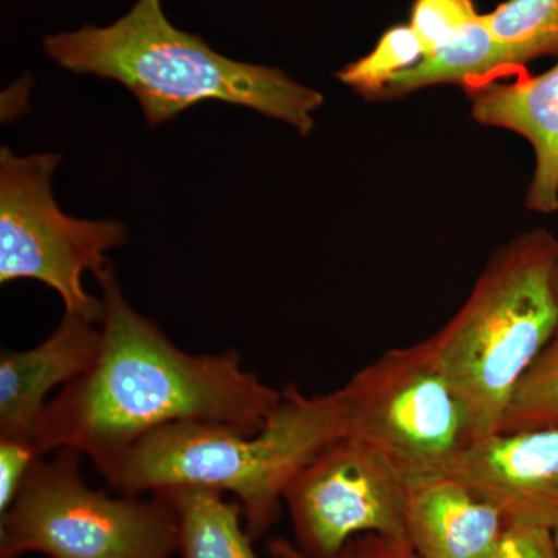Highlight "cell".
I'll use <instances>...</instances> for the list:
<instances>
[{"instance_id": "cell-1", "label": "cell", "mask_w": 558, "mask_h": 558, "mask_svg": "<svg viewBox=\"0 0 558 558\" xmlns=\"http://www.w3.org/2000/svg\"><path fill=\"white\" fill-rule=\"evenodd\" d=\"M102 293L101 344L89 371L49 400L36 429L43 457L72 449L102 478L149 433L178 422L229 425L256 435L282 391L242 368L236 349L193 355L124 299L110 266Z\"/></svg>"}, {"instance_id": "cell-2", "label": "cell", "mask_w": 558, "mask_h": 558, "mask_svg": "<svg viewBox=\"0 0 558 558\" xmlns=\"http://www.w3.org/2000/svg\"><path fill=\"white\" fill-rule=\"evenodd\" d=\"M44 50L62 69L123 84L137 98L148 126H160L204 101L256 110L306 137L325 102L282 70L222 57L199 35L179 31L161 0H138L109 27L44 38Z\"/></svg>"}, {"instance_id": "cell-3", "label": "cell", "mask_w": 558, "mask_h": 558, "mask_svg": "<svg viewBox=\"0 0 558 558\" xmlns=\"http://www.w3.org/2000/svg\"><path fill=\"white\" fill-rule=\"evenodd\" d=\"M348 436L343 391L301 395L295 385L256 435L229 425L178 422L149 433L105 476L121 495L205 487L240 502L250 537H263L281 515L289 481L323 447Z\"/></svg>"}, {"instance_id": "cell-4", "label": "cell", "mask_w": 558, "mask_h": 558, "mask_svg": "<svg viewBox=\"0 0 558 558\" xmlns=\"http://www.w3.org/2000/svg\"><path fill=\"white\" fill-rule=\"evenodd\" d=\"M558 241L546 230L499 248L458 314L428 339L473 442L497 435L517 385L558 329Z\"/></svg>"}, {"instance_id": "cell-5", "label": "cell", "mask_w": 558, "mask_h": 558, "mask_svg": "<svg viewBox=\"0 0 558 558\" xmlns=\"http://www.w3.org/2000/svg\"><path fill=\"white\" fill-rule=\"evenodd\" d=\"M81 454L39 459L0 520V558H171L178 553L174 509L159 494L110 497L87 486Z\"/></svg>"}, {"instance_id": "cell-6", "label": "cell", "mask_w": 558, "mask_h": 558, "mask_svg": "<svg viewBox=\"0 0 558 558\" xmlns=\"http://www.w3.org/2000/svg\"><path fill=\"white\" fill-rule=\"evenodd\" d=\"M341 391L348 436L387 454L407 481L447 475L473 444L464 407L428 340L391 349Z\"/></svg>"}, {"instance_id": "cell-7", "label": "cell", "mask_w": 558, "mask_h": 558, "mask_svg": "<svg viewBox=\"0 0 558 558\" xmlns=\"http://www.w3.org/2000/svg\"><path fill=\"white\" fill-rule=\"evenodd\" d=\"M57 154L16 157L0 149V282L36 279L49 286L65 312L101 323L102 301L84 290V271L109 266L106 253L128 241L119 220L64 215L51 193Z\"/></svg>"}, {"instance_id": "cell-8", "label": "cell", "mask_w": 558, "mask_h": 558, "mask_svg": "<svg viewBox=\"0 0 558 558\" xmlns=\"http://www.w3.org/2000/svg\"><path fill=\"white\" fill-rule=\"evenodd\" d=\"M409 481L387 454L355 436L329 442L284 488L300 553L278 543V557L339 558L362 534L405 539Z\"/></svg>"}, {"instance_id": "cell-9", "label": "cell", "mask_w": 558, "mask_h": 558, "mask_svg": "<svg viewBox=\"0 0 558 558\" xmlns=\"http://www.w3.org/2000/svg\"><path fill=\"white\" fill-rule=\"evenodd\" d=\"M447 475L498 509L506 524L558 523V427L476 440Z\"/></svg>"}, {"instance_id": "cell-10", "label": "cell", "mask_w": 558, "mask_h": 558, "mask_svg": "<svg viewBox=\"0 0 558 558\" xmlns=\"http://www.w3.org/2000/svg\"><path fill=\"white\" fill-rule=\"evenodd\" d=\"M65 312L49 339L27 351L0 354V438L35 440L54 388L72 384L90 369L101 344V329Z\"/></svg>"}, {"instance_id": "cell-11", "label": "cell", "mask_w": 558, "mask_h": 558, "mask_svg": "<svg viewBox=\"0 0 558 558\" xmlns=\"http://www.w3.org/2000/svg\"><path fill=\"white\" fill-rule=\"evenodd\" d=\"M472 117L484 126L515 132L531 143L535 171L526 196L532 211L558 209V62L517 83L468 86Z\"/></svg>"}, {"instance_id": "cell-12", "label": "cell", "mask_w": 558, "mask_h": 558, "mask_svg": "<svg viewBox=\"0 0 558 558\" xmlns=\"http://www.w3.org/2000/svg\"><path fill=\"white\" fill-rule=\"evenodd\" d=\"M506 521L450 475L409 481L405 538L421 558H488Z\"/></svg>"}, {"instance_id": "cell-13", "label": "cell", "mask_w": 558, "mask_h": 558, "mask_svg": "<svg viewBox=\"0 0 558 558\" xmlns=\"http://www.w3.org/2000/svg\"><path fill=\"white\" fill-rule=\"evenodd\" d=\"M515 69L508 47L494 35L484 14L403 70L388 84L381 98H396L438 84H478L494 73Z\"/></svg>"}, {"instance_id": "cell-14", "label": "cell", "mask_w": 558, "mask_h": 558, "mask_svg": "<svg viewBox=\"0 0 558 558\" xmlns=\"http://www.w3.org/2000/svg\"><path fill=\"white\" fill-rule=\"evenodd\" d=\"M170 502L178 520L182 558H258L236 499L205 487H168L154 492Z\"/></svg>"}, {"instance_id": "cell-15", "label": "cell", "mask_w": 558, "mask_h": 558, "mask_svg": "<svg viewBox=\"0 0 558 558\" xmlns=\"http://www.w3.org/2000/svg\"><path fill=\"white\" fill-rule=\"evenodd\" d=\"M484 20L508 47L515 68L558 57V0H508Z\"/></svg>"}, {"instance_id": "cell-16", "label": "cell", "mask_w": 558, "mask_h": 558, "mask_svg": "<svg viewBox=\"0 0 558 558\" xmlns=\"http://www.w3.org/2000/svg\"><path fill=\"white\" fill-rule=\"evenodd\" d=\"M558 427V329L517 385L498 433Z\"/></svg>"}, {"instance_id": "cell-17", "label": "cell", "mask_w": 558, "mask_h": 558, "mask_svg": "<svg viewBox=\"0 0 558 558\" xmlns=\"http://www.w3.org/2000/svg\"><path fill=\"white\" fill-rule=\"evenodd\" d=\"M424 58V47L410 25H398L384 33L376 49L351 62L337 78L362 97H384L388 84L403 70L414 68Z\"/></svg>"}, {"instance_id": "cell-18", "label": "cell", "mask_w": 558, "mask_h": 558, "mask_svg": "<svg viewBox=\"0 0 558 558\" xmlns=\"http://www.w3.org/2000/svg\"><path fill=\"white\" fill-rule=\"evenodd\" d=\"M478 16L472 0H416L410 27L421 40L425 57Z\"/></svg>"}, {"instance_id": "cell-19", "label": "cell", "mask_w": 558, "mask_h": 558, "mask_svg": "<svg viewBox=\"0 0 558 558\" xmlns=\"http://www.w3.org/2000/svg\"><path fill=\"white\" fill-rule=\"evenodd\" d=\"M43 458L35 440L0 438V513L16 501L33 465Z\"/></svg>"}, {"instance_id": "cell-20", "label": "cell", "mask_w": 558, "mask_h": 558, "mask_svg": "<svg viewBox=\"0 0 558 558\" xmlns=\"http://www.w3.org/2000/svg\"><path fill=\"white\" fill-rule=\"evenodd\" d=\"M488 558H558L553 529L509 523Z\"/></svg>"}, {"instance_id": "cell-21", "label": "cell", "mask_w": 558, "mask_h": 558, "mask_svg": "<svg viewBox=\"0 0 558 558\" xmlns=\"http://www.w3.org/2000/svg\"><path fill=\"white\" fill-rule=\"evenodd\" d=\"M293 558V557H282ZM339 558H421L405 539L379 534L357 535L344 546Z\"/></svg>"}, {"instance_id": "cell-22", "label": "cell", "mask_w": 558, "mask_h": 558, "mask_svg": "<svg viewBox=\"0 0 558 558\" xmlns=\"http://www.w3.org/2000/svg\"><path fill=\"white\" fill-rule=\"evenodd\" d=\"M553 284H554V293H556V300H557V304H558V263L556 266V270H554Z\"/></svg>"}, {"instance_id": "cell-23", "label": "cell", "mask_w": 558, "mask_h": 558, "mask_svg": "<svg viewBox=\"0 0 558 558\" xmlns=\"http://www.w3.org/2000/svg\"><path fill=\"white\" fill-rule=\"evenodd\" d=\"M554 542H556L557 550H558V523L553 529Z\"/></svg>"}]
</instances>
